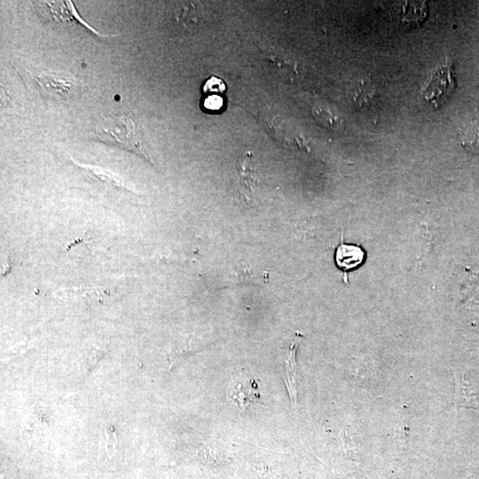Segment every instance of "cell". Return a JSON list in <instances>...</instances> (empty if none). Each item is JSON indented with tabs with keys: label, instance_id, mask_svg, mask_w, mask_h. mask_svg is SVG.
Listing matches in <instances>:
<instances>
[{
	"label": "cell",
	"instance_id": "cell-1",
	"mask_svg": "<svg viewBox=\"0 0 479 479\" xmlns=\"http://www.w3.org/2000/svg\"><path fill=\"white\" fill-rule=\"evenodd\" d=\"M94 134L103 143L135 153L154 164L143 128L132 112H117L108 115L97 124Z\"/></svg>",
	"mask_w": 479,
	"mask_h": 479
},
{
	"label": "cell",
	"instance_id": "cell-2",
	"mask_svg": "<svg viewBox=\"0 0 479 479\" xmlns=\"http://www.w3.org/2000/svg\"><path fill=\"white\" fill-rule=\"evenodd\" d=\"M456 87L453 68L449 62L438 66L423 87L422 96L428 103L440 108L446 103Z\"/></svg>",
	"mask_w": 479,
	"mask_h": 479
},
{
	"label": "cell",
	"instance_id": "cell-3",
	"mask_svg": "<svg viewBox=\"0 0 479 479\" xmlns=\"http://www.w3.org/2000/svg\"><path fill=\"white\" fill-rule=\"evenodd\" d=\"M37 83L39 84L40 91L46 96L56 98H67L73 96L76 93L77 84L73 78L53 72V71L43 70L34 75Z\"/></svg>",
	"mask_w": 479,
	"mask_h": 479
},
{
	"label": "cell",
	"instance_id": "cell-4",
	"mask_svg": "<svg viewBox=\"0 0 479 479\" xmlns=\"http://www.w3.org/2000/svg\"><path fill=\"white\" fill-rule=\"evenodd\" d=\"M300 342L295 341L292 343L290 348V352L284 362L283 378L285 385L287 386L288 395H290V402L292 407L295 409L298 406V386L299 380V373L295 361V353Z\"/></svg>",
	"mask_w": 479,
	"mask_h": 479
},
{
	"label": "cell",
	"instance_id": "cell-5",
	"mask_svg": "<svg viewBox=\"0 0 479 479\" xmlns=\"http://www.w3.org/2000/svg\"><path fill=\"white\" fill-rule=\"evenodd\" d=\"M366 253L362 247L342 243L336 250L335 261L339 269L348 273L364 262Z\"/></svg>",
	"mask_w": 479,
	"mask_h": 479
},
{
	"label": "cell",
	"instance_id": "cell-6",
	"mask_svg": "<svg viewBox=\"0 0 479 479\" xmlns=\"http://www.w3.org/2000/svg\"><path fill=\"white\" fill-rule=\"evenodd\" d=\"M76 165L90 181H97L101 185L110 186V188L127 189L118 176L108 170L98 167V166L78 164Z\"/></svg>",
	"mask_w": 479,
	"mask_h": 479
},
{
	"label": "cell",
	"instance_id": "cell-7",
	"mask_svg": "<svg viewBox=\"0 0 479 479\" xmlns=\"http://www.w3.org/2000/svg\"><path fill=\"white\" fill-rule=\"evenodd\" d=\"M257 173L251 168L245 159H241L238 162L236 183L238 192L246 200L254 195L253 186L258 182L256 179Z\"/></svg>",
	"mask_w": 479,
	"mask_h": 479
},
{
	"label": "cell",
	"instance_id": "cell-8",
	"mask_svg": "<svg viewBox=\"0 0 479 479\" xmlns=\"http://www.w3.org/2000/svg\"><path fill=\"white\" fill-rule=\"evenodd\" d=\"M455 392L454 404L455 406L466 407L479 411V400L470 390V387L464 381V376L455 375Z\"/></svg>",
	"mask_w": 479,
	"mask_h": 479
},
{
	"label": "cell",
	"instance_id": "cell-9",
	"mask_svg": "<svg viewBox=\"0 0 479 479\" xmlns=\"http://www.w3.org/2000/svg\"><path fill=\"white\" fill-rule=\"evenodd\" d=\"M256 397H258V394L255 392L253 383L250 385H238L236 393L233 394V399L242 409H248Z\"/></svg>",
	"mask_w": 479,
	"mask_h": 479
},
{
	"label": "cell",
	"instance_id": "cell-10",
	"mask_svg": "<svg viewBox=\"0 0 479 479\" xmlns=\"http://www.w3.org/2000/svg\"><path fill=\"white\" fill-rule=\"evenodd\" d=\"M203 91L208 96L210 94L213 95V94H223L226 91V84L219 78L212 77L206 81L203 87Z\"/></svg>",
	"mask_w": 479,
	"mask_h": 479
},
{
	"label": "cell",
	"instance_id": "cell-11",
	"mask_svg": "<svg viewBox=\"0 0 479 479\" xmlns=\"http://www.w3.org/2000/svg\"><path fill=\"white\" fill-rule=\"evenodd\" d=\"M223 105V98L216 94L209 95L203 101V107L205 110L212 112L222 110Z\"/></svg>",
	"mask_w": 479,
	"mask_h": 479
},
{
	"label": "cell",
	"instance_id": "cell-12",
	"mask_svg": "<svg viewBox=\"0 0 479 479\" xmlns=\"http://www.w3.org/2000/svg\"><path fill=\"white\" fill-rule=\"evenodd\" d=\"M395 427V438L400 441L402 444L405 443L407 435H409V426L405 423L396 424Z\"/></svg>",
	"mask_w": 479,
	"mask_h": 479
},
{
	"label": "cell",
	"instance_id": "cell-13",
	"mask_svg": "<svg viewBox=\"0 0 479 479\" xmlns=\"http://www.w3.org/2000/svg\"><path fill=\"white\" fill-rule=\"evenodd\" d=\"M474 479H477V478H474Z\"/></svg>",
	"mask_w": 479,
	"mask_h": 479
}]
</instances>
